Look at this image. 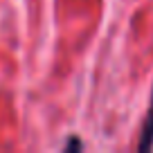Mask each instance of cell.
Here are the masks:
<instances>
[{"label": "cell", "instance_id": "2", "mask_svg": "<svg viewBox=\"0 0 153 153\" xmlns=\"http://www.w3.org/2000/svg\"><path fill=\"white\" fill-rule=\"evenodd\" d=\"M81 149H83V144L79 142V140H76V137H72L70 142L65 144V153H70V151H81Z\"/></svg>", "mask_w": 153, "mask_h": 153}, {"label": "cell", "instance_id": "1", "mask_svg": "<svg viewBox=\"0 0 153 153\" xmlns=\"http://www.w3.org/2000/svg\"><path fill=\"white\" fill-rule=\"evenodd\" d=\"M137 149L142 153H146V151L153 149V90H151V104H149L146 117H144V124H142V133H140Z\"/></svg>", "mask_w": 153, "mask_h": 153}]
</instances>
